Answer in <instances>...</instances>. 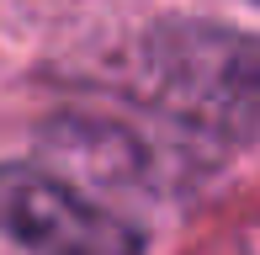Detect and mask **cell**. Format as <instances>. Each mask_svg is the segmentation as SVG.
Instances as JSON below:
<instances>
[{"mask_svg":"<svg viewBox=\"0 0 260 255\" xmlns=\"http://www.w3.org/2000/svg\"><path fill=\"white\" fill-rule=\"evenodd\" d=\"M250 6H260V0H250Z\"/></svg>","mask_w":260,"mask_h":255,"instance_id":"cell-4","label":"cell"},{"mask_svg":"<svg viewBox=\"0 0 260 255\" xmlns=\"http://www.w3.org/2000/svg\"><path fill=\"white\" fill-rule=\"evenodd\" d=\"M0 239L27 255H144V229L27 160L0 165Z\"/></svg>","mask_w":260,"mask_h":255,"instance_id":"cell-2","label":"cell"},{"mask_svg":"<svg viewBox=\"0 0 260 255\" xmlns=\"http://www.w3.org/2000/svg\"><path fill=\"white\" fill-rule=\"evenodd\" d=\"M127 85L170 122L218 138H260V38L207 16H170L138 32Z\"/></svg>","mask_w":260,"mask_h":255,"instance_id":"cell-1","label":"cell"},{"mask_svg":"<svg viewBox=\"0 0 260 255\" xmlns=\"http://www.w3.org/2000/svg\"><path fill=\"white\" fill-rule=\"evenodd\" d=\"M43 149L69 170V176L90 181V186L112 192H170L181 181V165H191L186 154L154 144L149 133L112 117H53L43 128Z\"/></svg>","mask_w":260,"mask_h":255,"instance_id":"cell-3","label":"cell"}]
</instances>
